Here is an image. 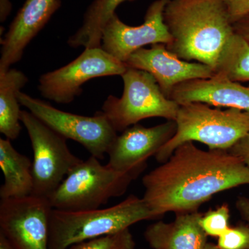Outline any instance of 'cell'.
Returning <instances> with one entry per match:
<instances>
[{
  "instance_id": "1",
  "label": "cell",
  "mask_w": 249,
  "mask_h": 249,
  "mask_svg": "<svg viewBox=\"0 0 249 249\" xmlns=\"http://www.w3.org/2000/svg\"><path fill=\"white\" fill-rule=\"evenodd\" d=\"M142 199L157 217L197 211L221 192L249 185V168L227 150H203L193 142L143 177Z\"/></svg>"
},
{
  "instance_id": "2",
  "label": "cell",
  "mask_w": 249,
  "mask_h": 249,
  "mask_svg": "<svg viewBox=\"0 0 249 249\" xmlns=\"http://www.w3.org/2000/svg\"><path fill=\"white\" fill-rule=\"evenodd\" d=\"M173 41L167 49L186 61L215 71L218 60L233 35L224 0H169L163 13Z\"/></svg>"
},
{
  "instance_id": "3",
  "label": "cell",
  "mask_w": 249,
  "mask_h": 249,
  "mask_svg": "<svg viewBox=\"0 0 249 249\" xmlns=\"http://www.w3.org/2000/svg\"><path fill=\"white\" fill-rule=\"evenodd\" d=\"M142 198L129 196L106 209L68 211L52 210L49 249H68L80 242L116 233L139 222L157 219Z\"/></svg>"
},
{
  "instance_id": "4",
  "label": "cell",
  "mask_w": 249,
  "mask_h": 249,
  "mask_svg": "<svg viewBox=\"0 0 249 249\" xmlns=\"http://www.w3.org/2000/svg\"><path fill=\"white\" fill-rule=\"evenodd\" d=\"M175 122L176 133L156 154L159 163L168 160L186 142H200L209 150L229 151L249 133V112L233 108L222 110L203 103L180 105Z\"/></svg>"
},
{
  "instance_id": "5",
  "label": "cell",
  "mask_w": 249,
  "mask_h": 249,
  "mask_svg": "<svg viewBox=\"0 0 249 249\" xmlns=\"http://www.w3.org/2000/svg\"><path fill=\"white\" fill-rule=\"evenodd\" d=\"M143 170L119 171L91 155L67 175L49 200L53 209L62 211L100 209L111 198L122 196Z\"/></svg>"
},
{
  "instance_id": "6",
  "label": "cell",
  "mask_w": 249,
  "mask_h": 249,
  "mask_svg": "<svg viewBox=\"0 0 249 249\" xmlns=\"http://www.w3.org/2000/svg\"><path fill=\"white\" fill-rule=\"evenodd\" d=\"M121 77L122 96L118 98L109 95L101 110L116 132H124L148 118L176 120L180 105L165 96L150 73L127 67Z\"/></svg>"
},
{
  "instance_id": "7",
  "label": "cell",
  "mask_w": 249,
  "mask_h": 249,
  "mask_svg": "<svg viewBox=\"0 0 249 249\" xmlns=\"http://www.w3.org/2000/svg\"><path fill=\"white\" fill-rule=\"evenodd\" d=\"M20 119L27 129L34 152L32 196L49 199L67 175L83 160L72 153L67 139L30 111L22 110Z\"/></svg>"
},
{
  "instance_id": "8",
  "label": "cell",
  "mask_w": 249,
  "mask_h": 249,
  "mask_svg": "<svg viewBox=\"0 0 249 249\" xmlns=\"http://www.w3.org/2000/svg\"><path fill=\"white\" fill-rule=\"evenodd\" d=\"M18 97L21 106L51 129L66 139L78 142L98 160L105 158L117 137V132L102 111L91 116L78 115L60 110L22 91Z\"/></svg>"
},
{
  "instance_id": "9",
  "label": "cell",
  "mask_w": 249,
  "mask_h": 249,
  "mask_svg": "<svg viewBox=\"0 0 249 249\" xmlns=\"http://www.w3.org/2000/svg\"><path fill=\"white\" fill-rule=\"evenodd\" d=\"M125 63L101 47L86 48L78 58L40 77L37 89L42 97L60 104H69L83 92L82 86L93 78L122 76Z\"/></svg>"
},
{
  "instance_id": "10",
  "label": "cell",
  "mask_w": 249,
  "mask_h": 249,
  "mask_svg": "<svg viewBox=\"0 0 249 249\" xmlns=\"http://www.w3.org/2000/svg\"><path fill=\"white\" fill-rule=\"evenodd\" d=\"M52 208L49 199L35 196L0 201V232L16 249H49Z\"/></svg>"
},
{
  "instance_id": "11",
  "label": "cell",
  "mask_w": 249,
  "mask_h": 249,
  "mask_svg": "<svg viewBox=\"0 0 249 249\" xmlns=\"http://www.w3.org/2000/svg\"><path fill=\"white\" fill-rule=\"evenodd\" d=\"M168 1H154L147 8L143 23L136 27L124 24L114 14L103 29L101 48L125 63L132 53L145 46L156 44L169 45L173 38L163 18Z\"/></svg>"
},
{
  "instance_id": "12",
  "label": "cell",
  "mask_w": 249,
  "mask_h": 249,
  "mask_svg": "<svg viewBox=\"0 0 249 249\" xmlns=\"http://www.w3.org/2000/svg\"><path fill=\"white\" fill-rule=\"evenodd\" d=\"M176 131L175 121L150 127L134 124L121 132L111 144L107 154V165L121 172L145 170L147 160L155 156Z\"/></svg>"
},
{
  "instance_id": "13",
  "label": "cell",
  "mask_w": 249,
  "mask_h": 249,
  "mask_svg": "<svg viewBox=\"0 0 249 249\" xmlns=\"http://www.w3.org/2000/svg\"><path fill=\"white\" fill-rule=\"evenodd\" d=\"M125 65L150 73L168 98L178 85L189 80L210 78L215 73L205 64L178 58L163 44L139 49L130 55Z\"/></svg>"
},
{
  "instance_id": "14",
  "label": "cell",
  "mask_w": 249,
  "mask_h": 249,
  "mask_svg": "<svg viewBox=\"0 0 249 249\" xmlns=\"http://www.w3.org/2000/svg\"><path fill=\"white\" fill-rule=\"evenodd\" d=\"M61 6L60 0H25L1 39L0 73L20 61L24 50Z\"/></svg>"
},
{
  "instance_id": "15",
  "label": "cell",
  "mask_w": 249,
  "mask_h": 249,
  "mask_svg": "<svg viewBox=\"0 0 249 249\" xmlns=\"http://www.w3.org/2000/svg\"><path fill=\"white\" fill-rule=\"evenodd\" d=\"M170 98L179 105L203 103L249 112V85L232 81L219 73L210 78L189 80L178 85Z\"/></svg>"
},
{
  "instance_id": "16",
  "label": "cell",
  "mask_w": 249,
  "mask_h": 249,
  "mask_svg": "<svg viewBox=\"0 0 249 249\" xmlns=\"http://www.w3.org/2000/svg\"><path fill=\"white\" fill-rule=\"evenodd\" d=\"M173 222L160 221L147 227L144 237L152 249H204L208 243L197 211L176 214Z\"/></svg>"
},
{
  "instance_id": "17",
  "label": "cell",
  "mask_w": 249,
  "mask_h": 249,
  "mask_svg": "<svg viewBox=\"0 0 249 249\" xmlns=\"http://www.w3.org/2000/svg\"><path fill=\"white\" fill-rule=\"evenodd\" d=\"M0 168L4 175V183L0 188L1 199L32 196V162L18 152L8 139H0Z\"/></svg>"
},
{
  "instance_id": "18",
  "label": "cell",
  "mask_w": 249,
  "mask_h": 249,
  "mask_svg": "<svg viewBox=\"0 0 249 249\" xmlns=\"http://www.w3.org/2000/svg\"><path fill=\"white\" fill-rule=\"evenodd\" d=\"M28 81L27 76L16 69L0 73V132L9 140L17 139L22 131L18 94Z\"/></svg>"
},
{
  "instance_id": "19",
  "label": "cell",
  "mask_w": 249,
  "mask_h": 249,
  "mask_svg": "<svg viewBox=\"0 0 249 249\" xmlns=\"http://www.w3.org/2000/svg\"><path fill=\"white\" fill-rule=\"evenodd\" d=\"M134 0H93L84 15L83 24L69 37L67 44L72 48L101 47L103 31L119 5Z\"/></svg>"
},
{
  "instance_id": "20",
  "label": "cell",
  "mask_w": 249,
  "mask_h": 249,
  "mask_svg": "<svg viewBox=\"0 0 249 249\" xmlns=\"http://www.w3.org/2000/svg\"><path fill=\"white\" fill-rule=\"evenodd\" d=\"M214 73L232 81L249 82V44L236 33L223 49Z\"/></svg>"
},
{
  "instance_id": "21",
  "label": "cell",
  "mask_w": 249,
  "mask_h": 249,
  "mask_svg": "<svg viewBox=\"0 0 249 249\" xmlns=\"http://www.w3.org/2000/svg\"><path fill=\"white\" fill-rule=\"evenodd\" d=\"M135 247L133 235L127 229L111 235L75 244L68 249H135Z\"/></svg>"
},
{
  "instance_id": "22",
  "label": "cell",
  "mask_w": 249,
  "mask_h": 249,
  "mask_svg": "<svg viewBox=\"0 0 249 249\" xmlns=\"http://www.w3.org/2000/svg\"><path fill=\"white\" fill-rule=\"evenodd\" d=\"M230 217L229 206L224 204L216 209L208 211L202 215L200 225L208 236L219 237L230 227Z\"/></svg>"
},
{
  "instance_id": "23",
  "label": "cell",
  "mask_w": 249,
  "mask_h": 249,
  "mask_svg": "<svg viewBox=\"0 0 249 249\" xmlns=\"http://www.w3.org/2000/svg\"><path fill=\"white\" fill-rule=\"evenodd\" d=\"M217 245L222 249H249V226L242 224L229 227L218 237Z\"/></svg>"
},
{
  "instance_id": "24",
  "label": "cell",
  "mask_w": 249,
  "mask_h": 249,
  "mask_svg": "<svg viewBox=\"0 0 249 249\" xmlns=\"http://www.w3.org/2000/svg\"><path fill=\"white\" fill-rule=\"evenodd\" d=\"M232 24L249 14V0H224Z\"/></svg>"
},
{
  "instance_id": "25",
  "label": "cell",
  "mask_w": 249,
  "mask_h": 249,
  "mask_svg": "<svg viewBox=\"0 0 249 249\" xmlns=\"http://www.w3.org/2000/svg\"><path fill=\"white\" fill-rule=\"evenodd\" d=\"M229 151L240 158L249 168V133L241 139Z\"/></svg>"
},
{
  "instance_id": "26",
  "label": "cell",
  "mask_w": 249,
  "mask_h": 249,
  "mask_svg": "<svg viewBox=\"0 0 249 249\" xmlns=\"http://www.w3.org/2000/svg\"><path fill=\"white\" fill-rule=\"evenodd\" d=\"M232 27L235 33L243 37L249 44V14L237 19L232 24Z\"/></svg>"
},
{
  "instance_id": "27",
  "label": "cell",
  "mask_w": 249,
  "mask_h": 249,
  "mask_svg": "<svg viewBox=\"0 0 249 249\" xmlns=\"http://www.w3.org/2000/svg\"><path fill=\"white\" fill-rule=\"evenodd\" d=\"M235 207L242 219L249 226V197L239 196L235 202Z\"/></svg>"
},
{
  "instance_id": "28",
  "label": "cell",
  "mask_w": 249,
  "mask_h": 249,
  "mask_svg": "<svg viewBox=\"0 0 249 249\" xmlns=\"http://www.w3.org/2000/svg\"><path fill=\"white\" fill-rule=\"evenodd\" d=\"M12 9L10 0H0V20L4 22L6 18L9 16Z\"/></svg>"
},
{
  "instance_id": "29",
  "label": "cell",
  "mask_w": 249,
  "mask_h": 249,
  "mask_svg": "<svg viewBox=\"0 0 249 249\" xmlns=\"http://www.w3.org/2000/svg\"><path fill=\"white\" fill-rule=\"evenodd\" d=\"M0 249H16L11 242L2 233L0 232Z\"/></svg>"
},
{
  "instance_id": "30",
  "label": "cell",
  "mask_w": 249,
  "mask_h": 249,
  "mask_svg": "<svg viewBox=\"0 0 249 249\" xmlns=\"http://www.w3.org/2000/svg\"><path fill=\"white\" fill-rule=\"evenodd\" d=\"M204 249H222L219 248V247H218L217 245H214V244L209 243V242H208V243L206 244V245L205 246Z\"/></svg>"
},
{
  "instance_id": "31",
  "label": "cell",
  "mask_w": 249,
  "mask_h": 249,
  "mask_svg": "<svg viewBox=\"0 0 249 249\" xmlns=\"http://www.w3.org/2000/svg\"></svg>"
}]
</instances>
